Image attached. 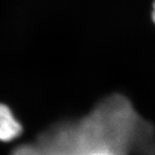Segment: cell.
I'll return each instance as SVG.
<instances>
[{
    "mask_svg": "<svg viewBox=\"0 0 155 155\" xmlns=\"http://www.w3.org/2000/svg\"><path fill=\"white\" fill-rule=\"evenodd\" d=\"M155 155L153 126L120 94L100 101L86 116L52 125L11 155Z\"/></svg>",
    "mask_w": 155,
    "mask_h": 155,
    "instance_id": "6da1fadb",
    "label": "cell"
},
{
    "mask_svg": "<svg viewBox=\"0 0 155 155\" xmlns=\"http://www.w3.org/2000/svg\"><path fill=\"white\" fill-rule=\"evenodd\" d=\"M22 132V124L10 107L5 104H0V141H12L19 137Z\"/></svg>",
    "mask_w": 155,
    "mask_h": 155,
    "instance_id": "7a4b0ae2",
    "label": "cell"
},
{
    "mask_svg": "<svg viewBox=\"0 0 155 155\" xmlns=\"http://www.w3.org/2000/svg\"><path fill=\"white\" fill-rule=\"evenodd\" d=\"M152 18H153V21L155 23V1L153 5V11H152Z\"/></svg>",
    "mask_w": 155,
    "mask_h": 155,
    "instance_id": "3957f363",
    "label": "cell"
}]
</instances>
